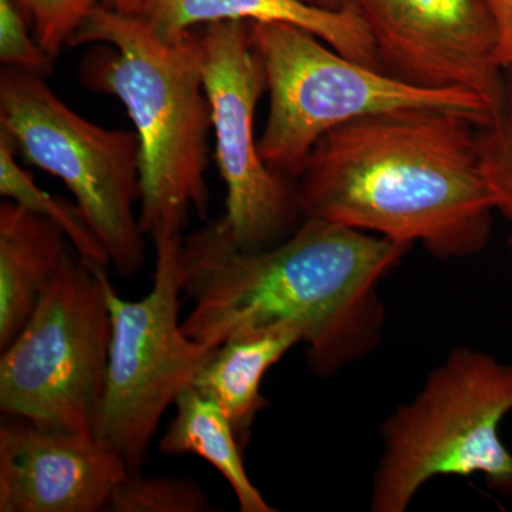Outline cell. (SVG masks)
Instances as JSON below:
<instances>
[{
  "mask_svg": "<svg viewBox=\"0 0 512 512\" xmlns=\"http://www.w3.org/2000/svg\"><path fill=\"white\" fill-rule=\"evenodd\" d=\"M197 33L215 158L227 185V212L221 220L238 248L274 247L301 225L303 215L295 180L259 156L254 120L266 79L251 28L242 20H222Z\"/></svg>",
  "mask_w": 512,
  "mask_h": 512,
  "instance_id": "obj_9",
  "label": "cell"
},
{
  "mask_svg": "<svg viewBox=\"0 0 512 512\" xmlns=\"http://www.w3.org/2000/svg\"><path fill=\"white\" fill-rule=\"evenodd\" d=\"M299 343L301 335L292 329L242 333L215 348L195 377L192 386L220 404L242 448L256 414L269 406L261 394L265 373Z\"/></svg>",
  "mask_w": 512,
  "mask_h": 512,
  "instance_id": "obj_14",
  "label": "cell"
},
{
  "mask_svg": "<svg viewBox=\"0 0 512 512\" xmlns=\"http://www.w3.org/2000/svg\"><path fill=\"white\" fill-rule=\"evenodd\" d=\"M266 79L269 113L259 156L295 180L316 143L343 124L402 110H443L485 127L490 104L466 89L414 86L340 55L309 30L289 23H249Z\"/></svg>",
  "mask_w": 512,
  "mask_h": 512,
  "instance_id": "obj_5",
  "label": "cell"
},
{
  "mask_svg": "<svg viewBox=\"0 0 512 512\" xmlns=\"http://www.w3.org/2000/svg\"><path fill=\"white\" fill-rule=\"evenodd\" d=\"M93 45L80 79L126 107L140 144V220L144 234L183 235L191 211L207 218L210 101L197 29L161 39L140 15L100 5L70 40Z\"/></svg>",
  "mask_w": 512,
  "mask_h": 512,
  "instance_id": "obj_3",
  "label": "cell"
},
{
  "mask_svg": "<svg viewBox=\"0 0 512 512\" xmlns=\"http://www.w3.org/2000/svg\"><path fill=\"white\" fill-rule=\"evenodd\" d=\"M0 137L28 163L63 181L117 274L128 278L143 268L136 133L97 126L59 99L45 77L5 67Z\"/></svg>",
  "mask_w": 512,
  "mask_h": 512,
  "instance_id": "obj_6",
  "label": "cell"
},
{
  "mask_svg": "<svg viewBox=\"0 0 512 512\" xmlns=\"http://www.w3.org/2000/svg\"><path fill=\"white\" fill-rule=\"evenodd\" d=\"M478 127L451 111L402 110L329 131L295 177L303 220L420 242L437 258L477 254L498 211Z\"/></svg>",
  "mask_w": 512,
  "mask_h": 512,
  "instance_id": "obj_2",
  "label": "cell"
},
{
  "mask_svg": "<svg viewBox=\"0 0 512 512\" xmlns=\"http://www.w3.org/2000/svg\"><path fill=\"white\" fill-rule=\"evenodd\" d=\"M128 476L94 434L6 416L0 426V512H100Z\"/></svg>",
  "mask_w": 512,
  "mask_h": 512,
  "instance_id": "obj_11",
  "label": "cell"
},
{
  "mask_svg": "<svg viewBox=\"0 0 512 512\" xmlns=\"http://www.w3.org/2000/svg\"><path fill=\"white\" fill-rule=\"evenodd\" d=\"M32 26L33 36L53 59L79 32L104 0H15Z\"/></svg>",
  "mask_w": 512,
  "mask_h": 512,
  "instance_id": "obj_18",
  "label": "cell"
},
{
  "mask_svg": "<svg viewBox=\"0 0 512 512\" xmlns=\"http://www.w3.org/2000/svg\"><path fill=\"white\" fill-rule=\"evenodd\" d=\"M210 501L204 490L191 480L171 477H143L128 474L111 497L107 511L113 512H204Z\"/></svg>",
  "mask_w": 512,
  "mask_h": 512,
  "instance_id": "obj_17",
  "label": "cell"
},
{
  "mask_svg": "<svg viewBox=\"0 0 512 512\" xmlns=\"http://www.w3.org/2000/svg\"><path fill=\"white\" fill-rule=\"evenodd\" d=\"M497 35V62L503 70L512 69V0H484Z\"/></svg>",
  "mask_w": 512,
  "mask_h": 512,
  "instance_id": "obj_21",
  "label": "cell"
},
{
  "mask_svg": "<svg viewBox=\"0 0 512 512\" xmlns=\"http://www.w3.org/2000/svg\"><path fill=\"white\" fill-rule=\"evenodd\" d=\"M175 414L160 441L163 454H194L211 464L237 497L239 511L272 512L244 466L234 427L220 404L194 386L175 400Z\"/></svg>",
  "mask_w": 512,
  "mask_h": 512,
  "instance_id": "obj_15",
  "label": "cell"
},
{
  "mask_svg": "<svg viewBox=\"0 0 512 512\" xmlns=\"http://www.w3.org/2000/svg\"><path fill=\"white\" fill-rule=\"evenodd\" d=\"M0 194L5 200L55 222L86 264L110 268L106 249L94 235L79 207L43 191L18 163L15 148L3 137H0Z\"/></svg>",
  "mask_w": 512,
  "mask_h": 512,
  "instance_id": "obj_16",
  "label": "cell"
},
{
  "mask_svg": "<svg viewBox=\"0 0 512 512\" xmlns=\"http://www.w3.org/2000/svg\"><path fill=\"white\" fill-rule=\"evenodd\" d=\"M156 271L144 298H121L104 278L111 315L106 393L93 434L127 467L141 474L164 413L192 386L214 349L184 332L180 322L183 235H154Z\"/></svg>",
  "mask_w": 512,
  "mask_h": 512,
  "instance_id": "obj_8",
  "label": "cell"
},
{
  "mask_svg": "<svg viewBox=\"0 0 512 512\" xmlns=\"http://www.w3.org/2000/svg\"><path fill=\"white\" fill-rule=\"evenodd\" d=\"M412 245L305 218L284 241L244 251L222 220L181 241L183 293L192 302L184 332L207 348L256 330L301 335L315 375L362 360L382 339L377 286Z\"/></svg>",
  "mask_w": 512,
  "mask_h": 512,
  "instance_id": "obj_1",
  "label": "cell"
},
{
  "mask_svg": "<svg viewBox=\"0 0 512 512\" xmlns=\"http://www.w3.org/2000/svg\"><path fill=\"white\" fill-rule=\"evenodd\" d=\"M478 144L494 190L512 181V69L505 70L504 97L493 123L478 127Z\"/></svg>",
  "mask_w": 512,
  "mask_h": 512,
  "instance_id": "obj_20",
  "label": "cell"
},
{
  "mask_svg": "<svg viewBox=\"0 0 512 512\" xmlns=\"http://www.w3.org/2000/svg\"><path fill=\"white\" fill-rule=\"evenodd\" d=\"M298 2L305 3V5L308 6H313V8L339 10L342 9L349 0H298Z\"/></svg>",
  "mask_w": 512,
  "mask_h": 512,
  "instance_id": "obj_24",
  "label": "cell"
},
{
  "mask_svg": "<svg viewBox=\"0 0 512 512\" xmlns=\"http://www.w3.org/2000/svg\"><path fill=\"white\" fill-rule=\"evenodd\" d=\"M103 5L127 15H140L143 0H104Z\"/></svg>",
  "mask_w": 512,
  "mask_h": 512,
  "instance_id": "obj_23",
  "label": "cell"
},
{
  "mask_svg": "<svg viewBox=\"0 0 512 512\" xmlns=\"http://www.w3.org/2000/svg\"><path fill=\"white\" fill-rule=\"evenodd\" d=\"M511 412L512 363L467 346L451 350L380 426L370 511H407L424 485L443 476L480 474L512 497V453L500 434Z\"/></svg>",
  "mask_w": 512,
  "mask_h": 512,
  "instance_id": "obj_4",
  "label": "cell"
},
{
  "mask_svg": "<svg viewBox=\"0 0 512 512\" xmlns=\"http://www.w3.org/2000/svg\"><path fill=\"white\" fill-rule=\"evenodd\" d=\"M140 16L167 42H178L192 30L222 20L289 23L309 30L340 55L382 70L355 0L339 10L313 8L298 0H143Z\"/></svg>",
  "mask_w": 512,
  "mask_h": 512,
  "instance_id": "obj_12",
  "label": "cell"
},
{
  "mask_svg": "<svg viewBox=\"0 0 512 512\" xmlns=\"http://www.w3.org/2000/svg\"><path fill=\"white\" fill-rule=\"evenodd\" d=\"M498 197V211L511 222L510 248L512 252V181L495 188Z\"/></svg>",
  "mask_w": 512,
  "mask_h": 512,
  "instance_id": "obj_22",
  "label": "cell"
},
{
  "mask_svg": "<svg viewBox=\"0 0 512 512\" xmlns=\"http://www.w3.org/2000/svg\"><path fill=\"white\" fill-rule=\"evenodd\" d=\"M55 222L6 200L0 205V352L25 326L69 254Z\"/></svg>",
  "mask_w": 512,
  "mask_h": 512,
  "instance_id": "obj_13",
  "label": "cell"
},
{
  "mask_svg": "<svg viewBox=\"0 0 512 512\" xmlns=\"http://www.w3.org/2000/svg\"><path fill=\"white\" fill-rule=\"evenodd\" d=\"M107 268L67 254L0 356V410L49 429L93 434L106 393L111 315Z\"/></svg>",
  "mask_w": 512,
  "mask_h": 512,
  "instance_id": "obj_7",
  "label": "cell"
},
{
  "mask_svg": "<svg viewBox=\"0 0 512 512\" xmlns=\"http://www.w3.org/2000/svg\"><path fill=\"white\" fill-rule=\"evenodd\" d=\"M355 2L383 72L414 86L470 90L498 113L505 70L484 0Z\"/></svg>",
  "mask_w": 512,
  "mask_h": 512,
  "instance_id": "obj_10",
  "label": "cell"
},
{
  "mask_svg": "<svg viewBox=\"0 0 512 512\" xmlns=\"http://www.w3.org/2000/svg\"><path fill=\"white\" fill-rule=\"evenodd\" d=\"M29 20L15 0H0V62L10 69L46 77L53 72V59L30 36Z\"/></svg>",
  "mask_w": 512,
  "mask_h": 512,
  "instance_id": "obj_19",
  "label": "cell"
}]
</instances>
